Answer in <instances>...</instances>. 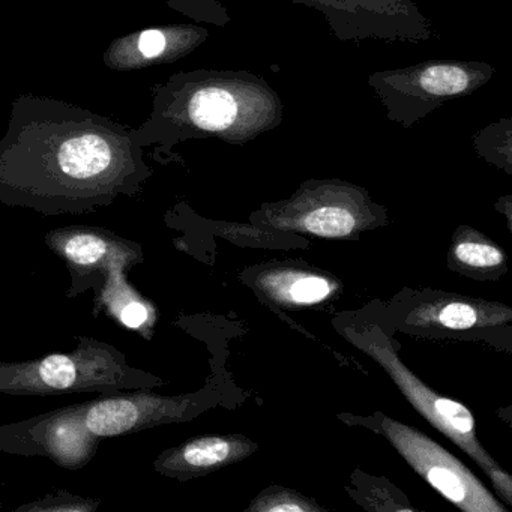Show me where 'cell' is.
Here are the masks:
<instances>
[{
    "label": "cell",
    "mask_w": 512,
    "mask_h": 512,
    "mask_svg": "<svg viewBox=\"0 0 512 512\" xmlns=\"http://www.w3.org/2000/svg\"><path fill=\"white\" fill-rule=\"evenodd\" d=\"M383 433L407 463L449 502L469 512H505L478 478L421 431L385 419Z\"/></svg>",
    "instance_id": "obj_6"
},
{
    "label": "cell",
    "mask_w": 512,
    "mask_h": 512,
    "mask_svg": "<svg viewBox=\"0 0 512 512\" xmlns=\"http://www.w3.org/2000/svg\"><path fill=\"white\" fill-rule=\"evenodd\" d=\"M167 44L169 41H167L166 35L152 29V31H146L140 35L139 50L145 58L154 59L166 52Z\"/></svg>",
    "instance_id": "obj_18"
},
{
    "label": "cell",
    "mask_w": 512,
    "mask_h": 512,
    "mask_svg": "<svg viewBox=\"0 0 512 512\" xmlns=\"http://www.w3.org/2000/svg\"><path fill=\"white\" fill-rule=\"evenodd\" d=\"M370 212L367 193L341 181L305 182L292 200L274 208L275 217H286L287 226L320 238L349 236Z\"/></svg>",
    "instance_id": "obj_7"
},
{
    "label": "cell",
    "mask_w": 512,
    "mask_h": 512,
    "mask_svg": "<svg viewBox=\"0 0 512 512\" xmlns=\"http://www.w3.org/2000/svg\"><path fill=\"white\" fill-rule=\"evenodd\" d=\"M433 319L440 326L452 331H466L479 322V310L473 304L463 301H451L433 308Z\"/></svg>",
    "instance_id": "obj_16"
},
{
    "label": "cell",
    "mask_w": 512,
    "mask_h": 512,
    "mask_svg": "<svg viewBox=\"0 0 512 512\" xmlns=\"http://www.w3.org/2000/svg\"><path fill=\"white\" fill-rule=\"evenodd\" d=\"M101 437L89 431L82 404L62 407L26 421L0 425V451L23 457L50 458L65 469L88 466Z\"/></svg>",
    "instance_id": "obj_5"
},
{
    "label": "cell",
    "mask_w": 512,
    "mask_h": 512,
    "mask_svg": "<svg viewBox=\"0 0 512 512\" xmlns=\"http://www.w3.org/2000/svg\"><path fill=\"white\" fill-rule=\"evenodd\" d=\"M475 151L484 160L511 172L512 160V119L503 118L491 122L487 127L473 134Z\"/></svg>",
    "instance_id": "obj_13"
},
{
    "label": "cell",
    "mask_w": 512,
    "mask_h": 512,
    "mask_svg": "<svg viewBox=\"0 0 512 512\" xmlns=\"http://www.w3.org/2000/svg\"><path fill=\"white\" fill-rule=\"evenodd\" d=\"M251 509L269 512H301L311 511V509L316 508L311 506L307 500L301 499V497L295 496V494L283 491V493L271 494V497L260 499L256 505L251 506Z\"/></svg>",
    "instance_id": "obj_17"
},
{
    "label": "cell",
    "mask_w": 512,
    "mask_h": 512,
    "mask_svg": "<svg viewBox=\"0 0 512 512\" xmlns=\"http://www.w3.org/2000/svg\"><path fill=\"white\" fill-rule=\"evenodd\" d=\"M454 253L458 262L470 268H494L503 262V253L499 248L479 239H460L455 244Z\"/></svg>",
    "instance_id": "obj_14"
},
{
    "label": "cell",
    "mask_w": 512,
    "mask_h": 512,
    "mask_svg": "<svg viewBox=\"0 0 512 512\" xmlns=\"http://www.w3.org/2000/svg\"><path fill=\"white\" fill-rule=\"evenodd\" d=\"M76 349L22 362H0V394L112 395L152 391L161 380L128 364L113 344L77 337Z\"/></svg>",
    "instance_id": "obj_2"
},
{
    "label": "cell",
    "mask_w": 512,
    "mask_h": 512,
    "mask_svg": "<svg viewBox=\"0 0 512 512\" xmlns=\"http://www.w3.org/2000/svg\"><path fill=\"white\" fill-rule=\"evenodd\" d=\"M319 11L325 16L332 34L340 41L374 40L370 26L362 14L346 0H292Z\"/></svg>",
    "instance_id": "obj_12"
},
{
    "label": "cell",
    "mask_w": 512,
    "mask_h": 512,
    "mask_svg": "<svg viewBox=\"0 0 512 512\" xmlns=\"http://www.w3.org/2000/svg\"><path fill=\"white\" fill-rule=\"evenodd\" d=\"M359 11L374 40L425 43L433 38V26L413 0H346Z\"/></svg>",
    "instance_id": "obj_10"
},
{
    "label": "cell",
    "mask_w": 512,
    "mask_h": 512,
    "mask_svg": "<svg viewBox=\"0 0 512 512\" xmlns=\"http://www.w3.org/2000/svg\"><path fill=\"white\" fill-rule=\"evenodd\" d=\"M80 404L89 431L101 439L187 421L197 407L193 397H161L151 391L101 395Z\"/></svg>",
    "instance_id": "obj_8"
},
{
    "label": "cell",
    "mask_w": 512,
    "mask_h": 512,
    "mask_svg": "<svg viewBox=\"0 0 512 512\" xmlns=\"http://www.w3.org/2000/svg\"><path fill=\"white\" fill-rule=\"evenodd\" d=\"M0 505H2V500H0Z\"/></svg>",
    "instance_id": "obj_19"
},
{
    "label": "cell",
    "mask_w": 512,
    "mask_h": 512,
    "mask_svg": "<svg viewBox=\"0 0 512 512\" xmlns=\"http://www.w3.org/2000/svg\"><path fill=\"white\" fill-rule=\"evenodd\" d=\"M100 506V500L85 499L61 490L58 493L49 494L44 499L35 500L29 505L20 506L17 511L29 512H92Z\"/></svg>",
    "instance_id": "obj_15"
},
{
    "label": "cell",
    "mask_w": 512,
    "mask_h": 512,
    "mask_svg": "<svg viewBox=\"0 0 512 512\" xmlns=\"http://www.w3.org/2000/svg\"><path fill=\"white\" fill-rule=\"evenodd\" d=\"M358 346L370 353L394 380L395 385L403 392L404 397L412 406L430 422L437 430L442 431L449 439L454 440L463 448L479 466L490 475L496 490L502 494L506 502L511 503L512 484L508 473L503 472L493 458L479 445L475 436V419L464 404L449 400L431 391L409 368L395 355L394 349L389 346L388 340L380 334V340H355Z\"/></svg>",
    "instance_id": "obj_4"
},
{
    "label": "cell",
    "mask_w": 512,
    "mask_h": 512,
    "mask_svg": "<svg viewBox=\"0 0 512 512\" xmlns=\"http://www.w3.org/2000/svg\"><path fill=\"white\" fill-rule=\"evenodd\" d=\"M259 287L274 301L286 305H313L329 298L334 283L323 275L305 271H272L263 275Z\"/></svg>",
    "instance_id": "obj_11"
},
{
    "label": "cell",
    "mask_w": 512,
    "mask_h": 512,
    "mask_svg": "<svg viewBox=\"0 0 512 512\" xmlns=\"http://www.w3.org/2000/svg\"><path fill=\"white\" fill-rule=\"evenodd\" d=\"M46 244L64 260L70 272L68 298L92 289L97 308H104L127 328L143 331L154 322V308L127 278L128 272L145 260L140 245L107 230L79 227L47 233Z\"/></svg>",
    "instance_id": "obj_1"
},
{
    "label": "cell",
    "mask_w": 512,
    "mask_h": 512,
    "mask_svg": "<svg viewBox=\"0 0 512 512\" xmlns=\"http://www.w3.org/2000/svg\"><path fill=\"white\" fill-rule=\"evenodd\" d=\"M493 76L494 68L487 62L425 61L376 71L368 77V86L389 121L412 128L448 101L469 97Z\"/></svg>",
    "instance_id": "obj_3"
},
{
    "label": "cell",
    "mask_w": 512,
    "mask_h": 512,
    "mask_svg": "<svg viewBox=\"0 0 512 512\" xmlns=\"http://www.w3.org/2000/svg\"><path fill=\"white\" fill-rule=\"evenodd\" d=\"M250 443L236 437L206 436L191 439L163 452L154 469L169 478L188 479L206 475L218 467L241 460L250 454Z\"/></svg>",
    "instance_id": "obj_9"
}]
</instances>
